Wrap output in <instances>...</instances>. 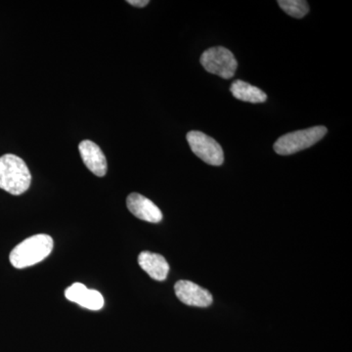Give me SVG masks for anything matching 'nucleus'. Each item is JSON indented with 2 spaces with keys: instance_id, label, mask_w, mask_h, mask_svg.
<instances>
[{
  "instance_id": "1",
  "label": "nucleus",
  "mask_w": 352,
  "mask_h": 352,
  "mask_svg": "<svg viewBox=\"0 0 352 352\" xmlns=\"http://www.w3.org/2000/svg\"><path fill=\"white\" fill-rule=\"evenodd\" d=\"M31 182V173L21 157L12 154L0 157V188L21 195L30 188Z\"/></svg>"
},
{
  "instance_id": "2",
  "label": "nucleus",
  "mask_w": 352,
  "mask_h": 352,
  "mask_svg": "<svg viewBox=\"0 0 352 352\" xmlns=\"http://www.w3.org/2000/svg\"><path fill=\"white\" fill-rule=\"evenodd\" d=\"M52 250V238L46 234H38L16 245L9 259L14 267L22 270L41 263L50 256Z\"/></svg>"
},
{
  "instance_id": "3",
  "label": "nucleus",
  "mask_w": 352,
  "mask_h": 352,
  "mask_svg": "<svg viewBox=\"0 0 352 352\" xmlns=\"http://www.w3.org/2000/svg\"><path fill=\"white\" fill-rule=\"evenodd\" d=\"M325 126H314L310 129L289 132L278 138L274 144V151L278 155L288 156L312 147L327 133Z\"/></svg>"
},
{
  "instance_id": "4",
  "label": "nucleus",
  "mask_w": 352,
  "mask_h": 352,
  "mask_svg": "<svg viewBox=\"0 0 352 352\" xmlns=\"http://www.w3.org/2000/svg\"><path fill=\"white\" fill-rule=\"evenodd\" d=\"M200 62L208 73L226 80L233 78L238 68L233 53L223 46L208 48L201 54Z\"/></svg>"
},
{
  "instance_id": "5",
  "label": "nucleus",
  "mask_w": 352,
  "mask_h": 352,
  "mask_svg": "<svg viewBox=\"0 0 352 352\" xmlns=\"http://www.w3.org/2000/svg\"><path fill=\"white\" fill-rule=\"evenodd\" d=\"M186 138L192 152L201 161L215 166L223 164V150L214 138L201 131H190Z\"/></svg>"
},
{
  "instance_id": "6",
  "label": "nucleus",
  "mask_w": 352,
  "mask_h": 352,
  "mask_svg": "<svg viewBox=\"0 0 352 352\" xmlns=\"http://www.w3.org/2000/svg\"><path fill=\"white\" fill-rule=\"evenodd\" d=\"M175 291L178 300L190 307H208L212 305V294L193 282L186 280L178 281L175 284Z\"/></svg>"
},
{
  "instance_id": "7",
  "label": "nucleus",
  "mask_w": 352,
  "mask_h": 352,
  "mask_svg": "<svg viewBox=\"0 0 352 352\" xmlns=\"http://www.w3.org/2000/svg\"><path fill=\"white\" fill-rule=\"evenodd\" d=\"M126 206L134 217L150 223H159L163 219L161 210L146 197L138 193H131L127 197Z\"/></svg>"
},
{
  "instance_id": "8",
  "label": "nucleus",
  "mask_w": 352,
  "mask_h": 352,
  "mask_svg": "<svg viewBox=\"0 0 352 352\" xmlns=\"http://www.w3.org/2000/svg\"><path fill=\"white\" fill-rule=\"evenodd\" d=\"M69 302L78 303L89 310H100L104 307L103 296L96 289H89L83 284L75 283L65 292Z\"/></svg>"
},
{
  "instance_id": "9",
  "label": "nucleus",
  "mask_w": 352,
  "mask_h": 352,
  "mask_svg": "<svg viewBox=\"0 0 352 352\" xmlns=\"http://www.w3.org/2000/svg\"><path fill=\"white\" fill-rule=\"evenodd\" d=\"M80 157L88 170L99 177L107 173V161L105 155L98 145L90 140H83L78 145Z\"/></svg>"
},
{
  "instance_id": "10",
  "label": "nucleus",
  "mask_w": 352,
  "mask_h": 352,
  "mask_svg": "<svg viewBox=\"0 0 352 352\" xmlns=\"http://www.w3.org/2000/svg\"><path fill=\"white\" fill-rule=\"evenodd\" d=\"M138 263L152 279L157 281H164L170 272V265L166 258L154 252H141L138 256Z\"/></svg>"
},
{
  "instance_id": "11",
  "label": "nucleus",
  "mask_w": 352,
  "mask_h": 352,
  "mask_svg": "<svg viewBox=\"0 0 352 352\" xmlns=\"http://www.w3.org/2000/svg\"><path fill=\"white\" fill-rule=\"evenodd\" d=\"M230 91L238 100L249 103H264L267 99V95L261 88L254 87L243 80H235L231 85Z\"/></svg>"
},
{
  "instance_id": "12",
  "label": "nucleus",
  "mask_w": 352,
  "mask_h": 352,
  "mask_svg": "<svg viewBox=\"0 0 352 352\" xmlns=\"http://www.w3.org/2000/svg\"><path fill=\"white\" fill-rule=\"evenodd\" d=\"M278 4L284 12L296 19H302L309 12V6L305 0H279Z\"/></svg>"
},
{
  "instance_id": "13",
  "label": "nucleus",
  "mask_w": 352,
  "mask_h": 352,
  "mask_svg": "<svg viewBox=\"0 0 352 352\" xmlns=\"http://www.w3.org/2000/svg\"><path fill=\"white\" fill-rule=\"evenodd\" d=\"M127 3L131 4L132 6L142 8V7L147 6L148 4H149V1H148V0H129Z\"/></svg>"
}]
</instances>
